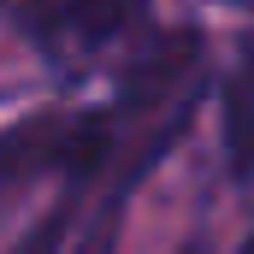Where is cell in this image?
<instances>
[{
    "mask_svg": "<svg viewBox=\"0 0 254 254\" xmlns=\"http://www.w3.org/2000/svg\"><path fill=\"white\" fill-rule=\"evenodd\" d=\"M190 119H195V95L190 101H178L166 119H160V130L136 148L125 160V172L107 184V195H101V207L89 213V225H83V237L71 243V254H119V231H125V207H130V195L142 190V178L154 172V160H166L172 148H178V136L190 130Z\"/></svg>",
    "mask_w": 254,
    "mask_h": 254,
    "instance_id": "1",
    "label": "cell"
},
{
    "mask_svg": "<svg viewBox=\"0 0 254 254\" xmlns=\"http://www.w3.org/2000/svg\"><path fill=\"white\" fill-rule=\"evenodd\" d=\"M219 119H225V166L237 184H254V30L237 48V65L225 77L219 95Z\"/></svg>",
    "mask_w": 254,
    "mask_h": 254,
    "instance_id": "2",
    "label": "cell"
},
{
    "mask_svg": "<svg viewBox=\"0 0 254 254\" xmlns=\"http://www.w3.org/2000/svg\"><path fill=\"white\" fill-rule=\"evenodd\" d=\"M237 254H254V231H249V237H243V243H237Z\"/></svg>",
    "mask_w": 254,
    "mask_h": 254,
    "instance_id": "5",
    "label": "cell"
},
{
    "mask_svg": "<svg viewBox=\"0 0 254 254\" xmlns=\"http://www.w3.org/2000/svg\"><path fill=\"white\" fill-rule=\"evenodd\" d=\"M136 12H142V0H65V24H71L77 42H89V48L113 42L125 24H136Z\"/></svg>",
    "mask_w": 254,
    "mask_h": 254,
    "instance_id": "3",
    "label": "cell"
},
{
    "mask_svg": "<svg viewBox=\"0 0 254 254\" xmlns=\"http://www.w3.org/2000/svg\"><path fill=\"white\" fill-rule=\"evenodd\" d=\"M71 213H77V190L65 195V201L54 207V213H48V219H42V225H36V231H30V237H24V243H18V254H65Z\"/></svg>",
    "mask_w": 254,
    "mask_h": 254,
    "instance_id": "4",
    "label": "cell"
}]
</instances>
